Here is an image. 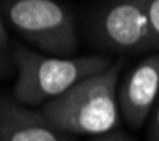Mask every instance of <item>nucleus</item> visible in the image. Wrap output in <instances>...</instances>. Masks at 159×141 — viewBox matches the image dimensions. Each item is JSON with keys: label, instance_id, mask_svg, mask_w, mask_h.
<instances>
[{"label": "nucleus", "instance_id": "nucleus-6", "mask_svg": "<svg viewBox=\"0 0 159 141\" xmlns=\"http://www.w3.org/2000/svg\"><path fill=\"white\" fill-rule=\"evenodd\" d=\"M0 141H75L49 123L40 111L20 104L14 96L0 94Z\"/></svg>", "mask_w": 159, "mask_h": 141}, {"label": "nucleus", "instance_id": "nucleus-3", "mask_svg": "<svg viewBox=\"0 0 159 141\" xmlns=\"http://www.w3.org/2000/svg\"><path fill=\"white\" fill-rule=\"evenodd\" d=\"M3 20L20 37L52 57H70L77 50L75 19L54 0H7L0 3Z\"/></svg>", "mask_w": 159, "mask_h": 141}, {"label": "nucleus", "instance_id": "nucleus-8", "mask_svg": "<svg viewBox=\"0 0 159 141\" xmlns=\"http://www.w3.org/2000/svg\"><path fill=\"white\" fill-rule=\"evenodd\" d=\"M148 141H159V97L154 104V109L149 116L148 125Z\"/></svg>", "mask_w": 159, "mask_h": 141}, {"label": "nucleus", "instance_id": "nucleus-10", "mask_svg": "<svg viewBox=\"0 0 159 141\" xmlns=\"http://www.w3.org/2000/svg\"><path fill=\"white\" fill-rule=\"evenodd\" d=\"M0 50L7 54H12V44H10V37H8L7 27H5V20H3L2 10H0Z\"/></svg>", "mask_w": 159, "mask_h": 141}, {"label": "nucleus", "instance_id": "nucleus-9", "mask_svg": "<svg viewBox=\"0 0 159 141\" xmlns=\"http://www.w3.org/2000/svg\"><path fill=\"white\" fill-rule=\"evenodd\" d=\"M89 141H132V138L129 134H126L124 131H111L106 134H99V136H92Z\"/></svg>", "mask_w": 159, "mask_h": 141}, {"label": "nucleus", "instance_id": "nucleus-2", "mask_svg": "<svg viewBox=\"0 0 159 141\" xmlns=\"http://www.w3.org/2000/svg\"><path fill=\"white\" fill-rule=\"evenodd\" d=\"M17 79L12 96L24 106H44L61 97L80 81L107 71L114 64L107 54L52 57L22 44H12Z\"/></svg>", "mask_w": 159, "mask_h": 141}, {"label": "nucleus", "instance_id": "nucleus-4", "mask_svg": "<svg viewBox=\"0 0 159 141\" xmlns=\"http://www.w3.org/2000/svg\"><path fill=\"white\" fill-rule=\"evenodd\" d=\"M96 47L109 52L139 54L157 49L144 0H117L99 5L87 19Z\"/></svg>", "mask_w": 159, "mask_h": 141}, {"label": "nucleus", "instance_id": "nucleus-1", "mask_svg": "<svg viewBox=\"0 0 159 141\" xmlns=\"http://www.w3.org/2000/svg\"><path fill=\"white\" fill-rule=\"evenodd\" d=\"M124 61L80 81L61 97L42 106L40 113L62 133L99 136L116 129L121 119L117 104L119 74Z\"/></svg>", "mask_w": 159, "mask_h": 141}, {"label": "nucleus", "instance_id": "nucleus-11", "mask_svg": "<svg viewBox=\"0 0 159 141\" xmlns=\"http://www.w3.org/2000/svg\"><path fill=\"white\" fill-rule=\"evenodd\" d=\"M12 67H15L12 54H7V52H2V50H0V79H2L3 76H7L8 72L12 71Z\"/></svg>", "mask_w": 159, "mask_h": 141}, {"label": "nucleus", "instance_id": "nucleus-5", "mask_svg": "<svg viewBox=\"0 0 159 141\" xmlns=\"http://www.w3.org/2000/svg\"><path fill=\"white\" fill-rule=\"evenodd\" d=\"M159 97V54L139 61L117 87V104L122 118L134 129L144 126Z\"/></svg>", "mask_w": 159, "mask_h": 141}, {"label": "nucleus", "instance_id": "nucleus-7", "mask_svg": "<svg viewBox=\"0 0 159 141\" xmlns=\"http://www.w3.org/2000/svg\"><path fill=\"white\" fill-rule=\"evenodd\" d=\"M144 7L149 17V24H151L152 37L156 40V45L159 49V0H144Z\"/></svg>", "mask_w": 159, "mask_h": 141}]
</instances>
